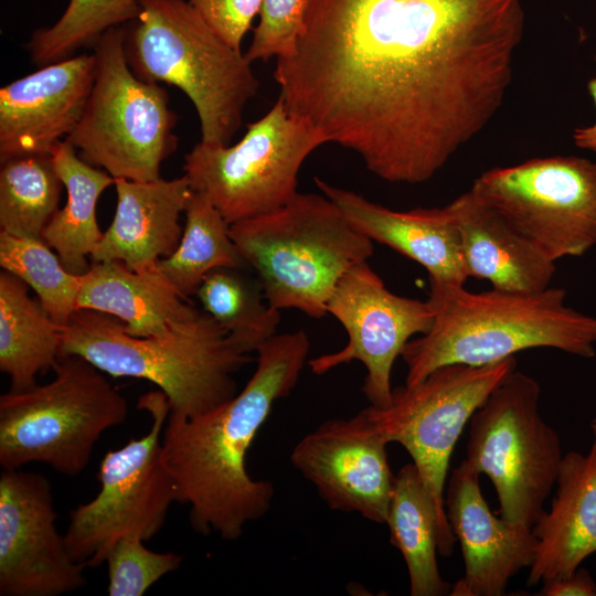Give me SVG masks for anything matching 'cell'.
<instances>
[{"mask_svg": "<svg viewBox=\"0 0 596 596\" xmlns=\"http://www.w3.org/2000/svg\"><path fill=\"white\" fill-rule=\"evenodd\" d=\"M515 368V356L480 366L443 365L414 385L393 389L387 407L363 409L387 444L398 443L412 457L436 509L443 557L451 556L456 542L445 509L453 450L473 413Z\"/></svg>", "mask_w": 596, "mask_h": 596, "instance_id": "30bf717a", "label": "cell"}, {"mask_svg": "<svg viewBox=\"0 0 596 596\" xmlns=\"http://www.w3.org/2000/svg\"><path fill=\"white\" fill-rule=\"evenodd\" d=\"M535 379L512 371L470 418L466 461L492 482L499 514L533 526L563 458L557 433L541 416Z\"/></svg>", "mask_w": 596, "mask_h": 596, "instance_id": "9c48e42d", "label": "cell"}, {"mask_svg": "<svg viewBox=\"0 0 596 596\" xmlns=\"http://www.w3.org/2000/svg\"><path fill=\"white\" fill-rule=\"evenodd\" d=\"M125 26L106 31L94 44V84L77 125L66 138L78 156L114 179L152 181L178 147V117L167 91L130 68Z\"/></svg>", "mask_w": 596, "mask_h": 596, "instance_id": "ba28073f", "label": "cell"}, {"mask_svg": "<svg viewBox=\"0 0 596 596\" xmlns=\"http://www.w3.org/2000/svg\"><path fill=\"white\" fill-rule=\"evenodd\" d=\"M78 355L113 377L152 382L164 393L170 416L193 418L237 394L235 373L248 361L235 339L199 310L168 331L129 334L109 315L77 309L62 327L60 356Z\"/></svg>", "mask_w": 596, "mask_h": 596, "instance_id": "277c9868", "label": "cell"}, {"mask_svg": "<svg viewBox=\"0 0 596 596\" xmlns=\"http://www.w3.org/2000/svg\"><path fill=\"white\" fill-rule=\"evenodd\" d=\"M143 542L138 535H127L109 552L105 562L109 596H141L162 576L181 566V554L155 552Z\"/></svg>", "mask_w": 596, "mask_h": 596, "instance_id": "1f68e13d", "label": "cell"}, {"mask_svg": "<svg viewBox=\"0 0 596 596\" xmlns=\"http://www.w3.org/2000/svg\"><path fill=\"white\" fill-rule=\"evenodd\" d=\"M0 266L35 291L42 307L58 326L64 327L77 310L82 275L68 272L43 240L17 237L0 231Z\"/></svg>", "mask_w": 596, "mask_h": 596, "instance_id": "f546056e", "label": "cell"}, {"mask_svg": "<svg viewBox=\"0 0 596 596\" xmlns=\"http://www.w3.org/2000/svg\"><path fill=\"white\" fill-rule=\"evenodd\" d=\"M313 180L356 231L422 265L429 283L465 286L469 276L460 234L446 206L394 211L319 177Z\"/></svg>", "mask_w": 596, "mask_h": 596, "instance_id": "d6986e66", "label": "cell"}, {"mask_svg": "<svg viewBox=\"0 0 596 596\" xmlns=\"http://www.w3.org/2000/svg\"><path fill=\"white\" fill-rule=\"evenodd\" d=\"M523 34L521 0H310L274 78L326 143L417 184L497 115Z\"/></svg>", "mask_w": 596, "mask_h": 596, "instance_id": "6da1fadb", "label": "cell"}, {"mask_svg": "<svg viewBox=\"0 0 596 596\" xmlns=\"http://www.w3.org/2000/svg\"><path fill=\"white\" fill-rule=\"evenodd\" d=\"M76 306L113 316L129 334L140 338L161 334L200 310L177 291L157 264L132 270L116 260L91 263L82 275Z\"/></svg>", "mask_w": 596, "mask_h": 596, "instance_id": "603a6c76", "label": "cell"}, {"mask_svg": "<svg viewBox=\"0 0 596 596\" xmlns=\"http://www.w3.org/2000/svg\"><path fill=\"white\" fill-rule=\"evenodd\" d=\"M52 370L51 382L0 396L2 469L44 462L76 476L103 433L125 422L126 398L89 361L60 356Z\"/></svg>", "mask_w": 596, "mask_h": 596, "instance_id": "52a82bcc", "label": "cell"}, {"mask_svg": "<svg viewBox=\"0 0 596 596\" xmlns=\"http://www.w3.org/2000/svg\"><path fill=\"white\" fill-rule=\"evenodd\" d=\"M566 290L538 292L491 289L470 292L462 285L429 283L432 328L405 345V385L447 364L480 366L533 348L582 358L596 354V317L565 305Z\"/></svg>", "mask_w": 596, "mask_h": 596, "instance_id": "3957f363", "label": "cell"}, {"mask_svg": "<svg viewBox=\"0 0 596 596\" xmlns=\"http://www.w3.org/2000/svg\"><path fill=\"white\" fill-rule=\"evenodd\" d=\"M125 52L142 81L175 86L193 104L201 141L228 146L259 81L242 51L225 43L188 0H141Z\"/></svg>", "mask_w": 596, "mask_h": 596, "instance_id": "5b68a950", "label": "cell"}, {"mask_svg": "<svg viewBox=\"0 0 596 596\" xmlns=\"http://www.w3.org/2000/svg\"><path fill=\"white\" fill-rule=\"evenodd\" d=\"M587 91L596 108V77L588 81ZM573 141L579 149L596 152V120L592 125L574 129Z\"/></svg>", "mask_w": 596, "mask_h": 596, "instance_id": "d590c367", "label": "cell"}, {"mask_svg": "<svg viewBox=\"0 0 596 596\" xmlns=\"http://www.w3.org/2000/svg\"><path fill=\"white\" fill-rule=\"evenodd\" d=\"M184 214L177 249L157 265L177 291L190 300L212 270L244 269L247 264L231 237L230 224L205 195L192 190Z\"/></svg>", "mask_w": 596, "mask_h": 596, "instance_id": "4316f807", "label": "cell"}, {"mask_svg": "<svg viewBox=\"0 0 596 596\" xmlns=\"http://www.w3.org/2000/svg\"><path fill=\"white\" fill-rule=\"evenodd\" d=\"M204 22L231 47L242 42L259 14L263 0H188Z\"/></svg>", "mask_w": 596, "mask_h": 596, "instance_id": "836d02e7", "label": "cell"}, {"mask_svg": "<svg viewBox=\"0 0 596 596\" xmlns=\"http://www.w3.org/2000/svg\"><path fill=\"white\" fill-rule=\"evenodd\" d=\"M386 445L362 409L323 422L297 443L290 460L330 509L383 524L395 478Z\"/></svg>", "mask_w": 596, "mask_h": 596, "instance_id": "2e32d148", "label": "cell"}, {"mask_svg": "<svg viewBox=\"0 0 596 596\" xmlns=\"http://www.w3.org/2000/svg\"><path fill=\"white\" fill-rule=\"evenodd\" d=\"M47 478L21 469L0 475V595L57 596L83 587L85 565L55 526Z\"/></svg>", "mask_w": 596, "mask_h": 596, "instance_id": "9a60e30c", "label": "cell"}, {"mask_svg": "<svg viewBox=\"0 0 596 596\" xmlns=\"http://www.w3.org/2000/svg\"><path fill=\"white\" fill-rule=\"evenodd\" d=\"M230 233L268 305L311 318L327 315L341 277L374 252L322 193H298L275 211L230 224Z\"/></svg>", "mask_w": 596, "mask_h": 596, "instance_id": "8992f818", "label": "cell"}, {"mask_svg": "<svg viewBox=\"0 0 596 596\" xmlns=\"http://www.w3.org/2000/svg\"><path fill=\"white\" fill-rule=\"evenodd\" d=\"M470 191L552 262L596 245V162L533 158L489 169Z\"/></svg>", "mask_w": 596, "mask_h": 596, "instance_id": "4fadbf2b", "label": "cell"}, {"mask_svg": "<svg viewBox=\"0 0 596 596\" xmlns=\"http://www.w3.org/2000/svg\"><path fill=\"white\" fill-rule=\"evenodd\" d=\"M51 156L67 200L45 226L42 240L56 252L68 272L83 275L91 267V255L104 233L97 222V202L115 184V179L85 162L66 139L55 145Z\"/></svg>", "mask_w": 596, "mask_h": 596, "instance_id": "cb8c5ba5", "label": "cell"}, {"mask_svg": "<svg viewBox=\"0 0 596 596\" xmlns=\"http://www.w3.org/2000/svg\"><path fill=\"white\" fill-rule=\"evenodd\" d=\"M96 70L95 54L42 66L0 89V162L51 153L68 137L85 109Z\"/></svg>", "mask_w": 596, "mask_h": 596, "instance_id": "ac0fdd59", "label": "cell"}, {"mask_svg": "<svg viewBox=\"0 0 596 596\" xmlns=\"http://www.w3.org/2000/svg\"><path fill=\"white\" fill-rule=\"evenodd\" d=\"M327 313L345 329L347 344L337 352L308 361L312 373L360 361L366 371L362 392L370 405L384 408L392 401L391 373L395 360L415 334L432 328L434 310L428 300L390 291L368 262L351 267L331 294Z\"/></svg>", "mask_w": 596, "mask_h": 596, "instance_id": "5bb4252c", "label": "cell"}, {"mask_svg": "<svg viewBox=\"0 0 596 596\" xmlns=\"http://www.w3.org/2000/svg\"><path fill=\"white\" fill-rule=\"evenodd\" d=\"M446 207L460 234L469 278L487 280L492 289L509 292H538L549 287L555 263L470 190Z\"/></svg>", "mask_w": 596, "mask_h": 596, "instance_id": "7402d4cb", "label": "cell"}, {"mask_svg": "<svg viewBox=\"0 0 596 596\" xmlns=\"http://www.w3.org/2000/svg\"><path fill=\"white\" fill-rule=\"evenodd\" d=\"M141 0H70L61 18L35 31L28 43L31 58L40 66L73 56L83 46H94L109 29L135 21Z\"/></svg>", "mask_w": 596, "mask_h": 596, "instance_id": "4dcf8cb0", "label": "cell"}, {"mask_svg": "<svg viewBox=\"0 0 596 596\" xmlns=\"http://www.w3.org/2000/svg\"><path fill=\"white\" fill-rule=\"evenodd\" d=\"M478 473L466 460L451 471L445 496L448 522L459 541L464 575L450 596H500L510 579L535 558L532 528L494 515L485 500Z\"/></svg>", "mask_w": 596, "mask_h": 596, "instance_id": "e0dca14e", "label": "cell"}, {"mask_svg": "<svg viewBox=\"0 0 596 596\" xmlns=\"http://www.w3.org/2000/svg\"><path fill=\"white\" fill-rule=\"evenodd\" d=\"M386 524L391 543L406 563L411 595H449L451 585L441 577L436 557V509L413 462L403 466L395 475Z\"/></svg>", "mask_w": 596, "mask_h": 596, "instance_id": "484cf974", "label": "cell"}, {"mask_svg": "<svg viewBox=\"0 0 596 596\" xmlns=\"http://www.w3.org/2000/svg\"><path fill=\"white\" fill-rule=\"evenodd\" d=\"M310 0H263L252 42L244 53L254 63L292 54Z\"/></svg>", "mask_w": 596, "mask_h": 596, "instance_id": "d6a6232c", "label": "cell"}, {"mask_svg": "<svg viewBox=\"0 0 596 596\" xmlns=\"http://www.w3.org/2000/svg\"><path fill=\"white\" fill-rule=\"evenodd\" d=\"M138 408L152 419L149 432L105 454L97 473L98 493L71 511L66 546L73 560L85 566L105 563L124 536L152 539L164 524L172 502H178L160 441L170 413L168 398L162 391H152L139 398Z\"/></svg>", "mask_w": 596, "mask_h": 596, "instance_id": "7c38bea8", "label": "cell"}, {"mask_svg": "<svg viewBox=\"0 0 596 596\" xmlns=\"http://www.w3.org/2000/svg\"><path fill=\"white\" fill-rule=\"evenodd\" d=\"M243 269L217 268L209 273L195 295L202 310L222 326L247 353L277 333L280 311L270 307L258 279Z\"/></svg>", "mask_w": 596, "mask_h": 596, "instance_id": "f1b7e54d", "label": "cell"}, {"mask_svg": "<svg viewBox=\"0 0 596 596\" xmlns=\"http://www.w3.org/2000/svg\"><path fill=\"white\" fill-rule=\"evenodd\" d=\"M539 595L596 596V582L586 568L579 566L570 576L555 578L543 583Z\"/></svg>", "mask_w": 596, "mask_h": 596, "instance_id": "e575fe53", "label": "cell"}, {"mask_svg": "<svg viewBox=\"0 0 596 596\" xmlns=\"http://www.w3.org/2000/svg\"><path fill=\"white\" fill-rule=\"evenodd\" d=\"M64 184L51 153H31L1 162L0 231L41 238L60 209Z\"/></svg>", "mask_w": 596, "mask_h": 596, "instance_id": "83f0119b", "label": "cell"}, {"mask_svg": "<svg viewBox=\"0 0 596 596\" xmlns=\"http://www.w3.org/2000/svg\"><path fill=\"white\" fill-rule=\"evenodd\" d=\"M589 427V449L563 455L551 508L532 526L538 545L529 586L570 576L596 552V418Z\"/></svg>", "mask_w": 596, "mask_h": 596, "instance_id": "ffe728a7", "label": "cell"}, {"mask_svg": "<svg viewBox=\"0 0 596 596\" xmlns=\"http://www.w3.org/2000/svg\"><path fill=\"white\" fill-rule=\"evenodd\" d=\"M309 349L302 329L276 333L256 350L255 372L233 398L193 418L168 415L162 460L198 533L235 541L269 511L274 486L251 477L246 454L275 402L295 389Z\"/></svg>", "mask_w": 596, "mask_h": 596, "instance_id": "7a4b0ae2", "label": "cell"}, {"mask_svg": "<svg viewBox=\"0 0 596 596\" xmlns=\"http://www.w3.org/2000/svg\"><path fill=\"white\" fill-rule=\"evenodd\" d=\"M114 185L115 215L91 262L116 260L140 270L170 256L183 234L180 216L192 191L187 177L152 181L115 179Z\"/></svg>", "mask_w": 596, "mask_h": 596, "instance_id": "44dd1931", "label": "cell"}, {"mask_svg": "<svg viewBox=\"0 0 596 596\" xmlns=\"http://www.w3.org/2000/svg\"><path fill=\"white\" fill-rule=\"evenodd\" d=\"M324 143L319 132L288 113L279 95L235 145L196 143L184 156L183 171L191 189L233 224L289 203L299 193L304 161Z\"/></svg>", "mask_w": 596, "mask_h": 596, "instance_id": "8fae6325", "label": "cell"}, {"mask_svg": "<svg viewBox=\"0 0 596 596\" xmlns=\"http://www.w3.org/2000/svg\"><path fill=\"white\" fill-rule=\"evenodd\" d=\"M58 326L29 286L17 276L0 273V370L20 392L36 384V375L53 369L61 347Z\"/></svg>", "mask_w": 596, "mask_h": 596, "instance_id": "d4e9b609", "label": "cell"}]
</instances>
